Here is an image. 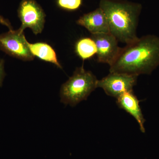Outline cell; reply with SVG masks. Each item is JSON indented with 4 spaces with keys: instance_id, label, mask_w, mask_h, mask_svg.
Here are the masks:
<instances>
[{
    "instance_id": "1",
    "label": "cell",
    "mask_w": 159,
    "mask_h": 159,
    "mask_svg": "<svg viewBox=\"0 0 159 159\" xmlns=\"http://www.w3.org/2000/svg\"><path fill=\"white\" fill-rule=\"evenodd\" d=\"M159 66V37L148 34L121 48L110 72L150 74Z\"/></svg>"
},
{
    "instance_id": "2",
    "label": "cell",
    "mask_w": 159,
    "mask_h": 159,
    "mask_svg": "<svg viewBox=\"0 0 159 159\" xmlns=\"http://www.w3.org/2000/svg\"><path fill=\"white\" fill-rule=\"evenodd\" d=\"M99 7L106 16L110 33L118 41L127 45L138 39L141 4L123 0H100Z\"/></svg>"
},
{
    "instance_id": "3",
    "label": "cell",
    "mask_w": 159,
    "mask_h": 159,
    "mask_svg": "<svg viewBox=\"0 0 159 159\" xmlns=\"http://www.w3.org/2000/svg\"><path fill=\"white\" fill-rule=\"evenodd\" d=\"M98 80L91 71L86 70L83 66L77 68L72 76L61 88V102L74 107L86 100L97 88Z\"/></svg>"
},
{
    "instance_id": "4",
    "label": "cell",
    "mask_w": 159,
    "mask_h": 159,
    "mask_svg": "<svg viewBox=\"0 0 159 159\" xmlns=\"http://www.w3.org/2000/svg\"><path fill=\"white\" fill-rule=\"evenodd\" d=\"M0 49L11 57L22 60L31 61L34 58L24 31L20 28L0 34Z\"/></svg>"
},
{
    "instance_id": "5",
    "label": "cell",
    "mask_w": 159,
    "mask_h": 159,
    "mask_svg": "<svg viewBox=\"0 0 159 159\" xmlns=\"http://www.w3.org/2000/svg\"><path fill=\"white\" fill-rule=\"evenodd\" d=\"M18 15L21 22L20 29H31L37 34L41 33L45 22L46 15L42 8L34 0H23L20 4Z\"/></svg>"
},
{
    "instance_id": "6",
    "label": "cell",
    "mask_w": 159,
    "mask_h": 159,
    "mask_svg": "<svg viewBox=\"0 0 159 159\" xmlns=\"http://www.w3.org/2000/svg\"><path fill=\"white\" fill-rule=\"evenodd\" d=\"M138 76L123 73L110 72L97 82V88H100L105 93L117 98L125 92L133 90L136 85Z\"/></svg>"
},
{
    "instance_id": "7",
    "label": "cell",
    "mask_w": 159,
    "mask_h": 159,
    "mask_svg": "<svg viewBox=\"0 0 159 159\" xmlns=\"http://www.w3.org/2000/svg\"><path fill=\"white\" fill-rule=\"evenodd\" d=\"M91 38L97 45V61L111 65L121 50L119 41L110 33L91 34Z\"/></svg>"
},
{
    "instance_id": "8",
    "label": "cell",
    "mask_w": 159,
    "mask_h": 159,
    "mask_svg": "<svg viewBox=\"0 0 159 159\" xmlns=\"http://www.w3.org/2000/svg\"><path fill=\"white\" fill-rule=\"evenodd\" d=\"M77 23L87 29L91 34L110 33L107 19L100 7L80 16Z\"/></svg>"
},
{
    "instance_id": "9",
    "label": "cell",
    "mask_w": 159,
    "mask_h": 159,
    "mask_svg": "<svg viewBox=\"0 0 159 159\" xmlns=\"http://www.w3.org/2000/svg\"><path fill=\"white\" fill-rule=\"evenodd\" d=\"M138 98L134 94L133 90L123 93L116 98L117 105L120 108L124 110L134 118L139 124L140 130L145 132L144 123L145 119L142 114Z\"/></svg>"
},
{
    "instance_id": "10",
    "label": "cell",
    "mask_w": 159,
    "mask_h": 159,
    "mask_svg": "<svg viewBox=\"0 0 159 159\" xmlns=\"http://www.w3.org/2000/svg\"><path fill=\"white\" fill-rule=\"evenodd\" d=\"M29 47L34 57L35 56L42 60L54 64L57 67L62 69V66L57 59L56 52L50 45L43 42L34 43H29Z\"/></svg>"
},
{
    "instance_id": "11",
    "label": "cell",
    "mask_w": 159,
    "mask_h": 159,
    "mask_svg": "<svg viewBox=\"0 0 159 159\" xmlns=\"http://www.w3.org/2000/svg\"><path fill=\"white\" fill-rule=\"evenodd\" d=\"M75 50L77 55L83 60L89 59L97 54L96 43L91 38H83L76 43Z\"/></svg>"
},
{
    "instance_id": "12",
    "label": "cell",
    "mask_w": 159,
    "mask_h": 159,
    "mask_svg": "<svg viewBox=\"0 0 159 159\" xmlns=\"http://www.w3.org/2000/svg\"><path fill=\"white\" fill-rule=\"evenodd\" d=\"M57 6L67 11H75L82 6V0H57Z\"/></svg>"
},
{
    "instance_id": "13",
    "label": "cell",
    "mask_w": 159,
    "mask_h": 159,
    "mask_svg": "<svg viewBox=\"0 0 159 159\" xmlns=\"http://www.w3.org/2000/svg\"><path fill=\"white\" fill-rule=\"evenodd\" d=\"M4 60L0 59V87L2 86L3 80L6 75L4 70Z\"/></svg>"
},
{
    "instance_id": "14",
    "label": "cell",
    "mask_w": 159,
    "mask_h": 159,
    "mask_svg": "<svg viewBox=\"0 0 159 159\" xmlns=\"http://www.w3.org/2000/svg\"><path fill=\"white\" fill-rule=\"evenodd\" d=\"M0 24L8 27L9 30H13L12 26H11V23L9 21V20L4 18L1 15H0Z\"/></svg>"
}]
</instances>
